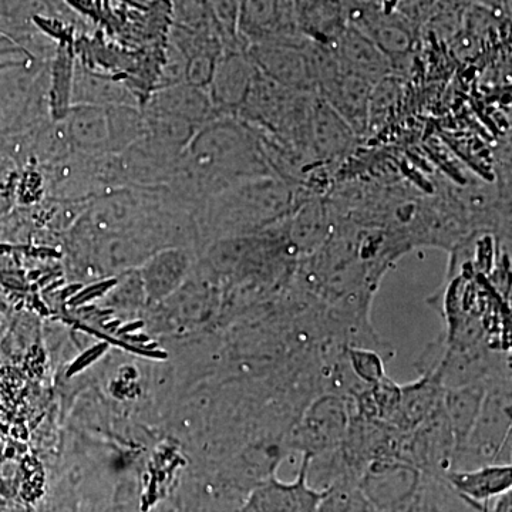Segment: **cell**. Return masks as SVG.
<instances>
[{
  "label": "cell",
  "instance_id": "cell-1",
  "mask_svg": "<svg viewBox=\"0 0 512 512\" xmlns=\"http://www.w3.org/2000/svg\"><path fill=\"white\" fill-rule=\"evenodd\" d=\"M261 177L275 175L255 131L220 117L198 128L164 187L177 204L197 212L212 195Z\"/></svg>",
  "mask_w": 512,
  "mask_h": 512
},
{
  "label": "cell",
  "instance_id": "cell-2",
  "mask_svg": "<svg viewBox=\"0 0 512 512\" xmlns=\"http://www.w3.org/2000/svg\"><path fill=\"white\" fill-rule=\"evenodd\" d=\"M311 195L301 185L278 177L254 178L212 195L195 218L218 234L266 229L286 220Z\"/></svg>",
  "mask_w": 512,
  "mask_h": 512
},
{
  "label": "cell",
  "instance_id": "cell-3",
  "mask_svg": "<svg viewBox=\"0 0 512 512\" xmlns=\"http://www.w3.org/2000/svg\"><path fill=\"white\" fill-rule=\"evenodd\" d=\"M511 454V379L487 387L483 406L467 439L453 453L451 470L505 463Z\"/></svg>",
  "mask_w": 512,
  "mask_h": 512
},
{
  "label": "cell",
  "instance_id": "cell-4",
  "mask_svg": "<svg viewBox=\"0 0 512 512\" xmlns=\"http://www.w3.org/2000/svg\"><path fill=\"white\" fill-rule=\"evenodd\" d=\"M350 421L349 397L322 393L311 400L289 430L286 446L316 457L339 450Z\"/></svg>",
  "mask_w": 512,
  "mask_h": 512
},
{
  "label": "cell",
  "instance_id": "cell-5",
  "mask_svg": "<svg viewBox=\"0 0 512 512\" xmlns=\"http://www.w3.org/2000/svg\"><path fill=\"white\" fill-rule=\"evenodd\" d=\"M237 35L245 49L259 43L306 39L299 30L295 0H241Z\"/></svg>",
  "mask_w": 512,
  "mask_h": 512
},
{
  "label": "cell",
  "instance_id": "cell-6",
  "mask_svg": "<svg viewBox=\"0 0 512 512\" xmlns=\"http://www.w3.org/2000/svg\"><path fill=\"white\" fill-rule=\"evenodd\" d=\"M309 39L298 43L272 42L248 46L256 69L272 82L293 92L316 93L315 74L309 56Z\"/></svg>",
  "mask_w": 512,
  "mask_h": 512
},
{
  "label": "cell",
  "instance_id": "cell-7",
  "mask_svg": "<svg viewBox=\"0 0 512 512\" xmlns=\"http://www.w3.org/2000/svg\"><path fill=\"white\" fill-rule=\"evenodd\" d=\"M419 483V470L412 464L384 457L370 461L359 488L370 505L393 512L409 505Z\"/></svg>",
  "mask_w": 512,
  "mask_h": 512
},
{
  "label": "cell",
  "instance_id": "cell-8",
  "mask_svg": "<svg viewBox=\"0 0 512 512\" xmlns=\"http://www.w3.org/2000/svg\"><path fill=\"white\" fill-rule=\"evenodd\" d=\"M356 138L348 123L315 93L303 146L306 161L313 167L332 163L348 153Z\"/></svg>",
  "mask_w": 512,
  "mask_h": 512
},
{
  "label": "cell",
  "instance_id": "cell-9",
  "mask_svg": "<svg viewBox=\"0 0 512 512\" xmlns=\"http://www.w3.org/2000/svg\"><path fill=\"white\" fill-rule=\"evenodd\" d=\"M309 457L303 454L301 468L295 480H278L275 474L259 485L249 498L245 512H318L328 488L309 484Z\"/></svg>",
  "mask_w": 512,
  "mask_h": 512
},
{
  "label": "cell",
  "instance_id": "cell-10",
  "mask_svg": "<svg viewBox=\"0 0 512 512\" xmlns=\"http://www.w3.org/2000/svg\"><path fill=\"white\" fill-rule=\"evenodd\" d=\"M258 69L245 49H225L218 57L207 92L220 117H237Z\"/></svg>",
  "mask_w": 512,
  "mask_h": 512
},
{
  "label": "cell",
  "instance_id": "cell-11",
  "mask_svg": "<svg viewBox=\"0 0 512 512\" xmlns=\"http://www.w3.org/2000/svg\"><path fill=\"white\" fill-rule=\"evenodd\" d=\"M373 83L338 66L320 80L316 94L348 123L357 137L367 133V110Z\"/></svg>",
  "mask_w": 512,
  "mask_h": 512
},
{
  "label": "cell",
  "instance_id": "cell-12",
  "mask_svg": "<svg viewBox=\"0 0 512 512\" xmlns=\"http://www.w3.org/2000/svg\"><path fill=\"white\" fill-rule=\"evenodd\" d=\"M70 106H141L133 90L126 83L109 76L94 72L86 64H73L72 80L69 90Z\"/></svg>",
  "mask_w": 512,
  "mask_h": 512
},
{
  "label": "cell",
  "instance_id": "cell-13",
  "mask_svg": "<svg viewBox=\"0 0 512 512\" xmlns=\"http://www.w3.org/2000/svg\"><path fill=\"white\" fill-rule=\"evenodd\" d=\"M141 106L170 114L197 128L212 120L220 119L212 106L207 90L187 82L160 87Z\"/></svg>",
  "mask_w": 512,
  "mask_h": 512
},
{
  "label": "cell",
  "instance_id": "cell-14",
  "mask_svg": "<svg viewBox=\"0 0 512 512\" xmlns=\"http://www.w3.org/2000/svg\"><path fill=\"white\" fill-rule=\"evenodd\" d=\"M343 69L369 80L373 84L393 74L387 56L359 30L348 26L333 45L329 46Z\"/></svg>",
  "mask_w": 512,
  "mask_h": 512
},
{
  "label": "cell",
  "instance_id": "cell-15",
  "mask_svg": "<svg viewBox=\"0 0 512 512\" xmlns=\"http://www.w3.org/2000/svg\"><path fill=\"white\" fill-rule=\"evenodd\" d=\"M444 477L453 491L473 504L490 503L510 493L512 487L511 464H487L467 470L450 468Z\"/></svg>",
  "mask_w": 512,
  "mask_h": 512
},
{
  "label": "cell",
  "instance_id": "cell-16",
  "mask_svg": "<svg viewBox=\"0 0 512 512\" xmlns=\"http://www.w3.org/2000/svg\"><path fill=\"white\" fill-rule=\"evenodd\" d=\"M444 389L433 375H421L417 382L400 386V402L386 424L400 433L416 429L443 404Z\"/></svg>",
  "mask_w": 512,
  "mask_h": 512
},
{
  "label": "cell",
  "instance_id": "cell-17",
  "mask_svg": "<svg viewBox=\"0 0 512 512\" xmlns=\"http://www.w3.org/2000/svg\"><path fill=\"white\" fill-rule=\"evenodd\" d=\"M63 120L73 151L92 157L111 154L107 107L70 106Z\"/></svg>",
  "mask_w": 512,
  "mask_h": 512
},
{
  "label": "cell",
  "instance_id": "cell-18",
  "mask_svg": "<svg viewBox=\"0 0 512 512\" xmlns=\"http://www.w3.org/2000/svg\"><path fill=\"white\" fill-rule=\"evenodd\" d=\"M299 30L306 39L330 46L348 28L343 0H295Z\"/></svg>",
  "mask_w": 512,
  "mask_h": 512
},
{
  "label": "cell",
  "instance_id": "cell-19",
  "mask_svg": "<svg viewBox=\"0 0 512 512\" xmlns=\"http://www.w3.org/2000/svg\"><path fill=\"white\" fill-rule=\"evenodd\" d=\"M487 387L485 383H470L447 389L444 392V412L447 414L448 423L453 431L456 448L464 443L473 429L481 406H483Z\"/></svg>",
  "mask_w": 512,
  "mask_h": 512
},
{
  "label": "cell",
  "instance_id": "cell-20",
  "mask_svg": "<svg viewBox=\"0 0 512 512\" xmlns=\"http://www.w3.org/2000/svg\"><path fill=\"white\" fill-rule=\"evenodd\" d=\"M110 151L119 154L146 136V120L141 106L107 107Z\"/></svg>",
  "mask_w": 512,
  "mask_h": 512
},
{
  "label": "cell",
  "instance_id": "cell-21",
  "mask_svg": "<svg viewBox=\"0 0 512 512\" xmlns=\"http://www.w3.org/2000/svg\"><path fill=\"white\" fill-rule=\"evenodd\" d=\"M400 99V83L393 74L383 77L373 84L370 93L369 110H367V133L370 130H379L384 121L392 116ZM366 133V134H367Z\"/></svg>",
  "mask_w": 512,
  "mask_h": 512
},
{
  "label": "cell",
  "instance_id": "cell-22",
  "mask_svg": "<svg viewBox=\"0 0 512 512\" xmlns=\"http://www.w3.org/2000/svg\"><path fill=\"white\" fill-rule=\"evenodd\" d=\"M345 353L353 375L365 386H373L386 377L384 357L377 350L346 346Z\"/></svg>",
  "mask_w": 512,
  "mask_h": 512
},
{
  "label": "cell",
  "instance_id": "cell-23",
  "mask_svg": "<svg viewBox=\"0 0 512 512\" xmlns=\"http://www.w3.org/2000/svg\"><path fill=\"white\" fill-rule=\"evenodd\" d=\"M372 505L366 500L360 488L348 483L328 487V494L323 498L318 512H370Z\"/></svg>",
  "mask_w": 512,
  "mask_h": 512
}]
</instances>
